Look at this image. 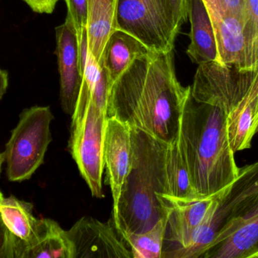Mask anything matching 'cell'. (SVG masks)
I'll return each instance as SVG.
<instances>
[{
    "mask_svg": "<svg viewBox=\"0 0 258 258\" xmlns=\"http://www.w3.org/2000/svg\"><path fill=\"white\" fill-rule=\"evenodd\" d=\"M4 154H3V153H0V177H1L2 167H3V164L4 163Z\"/></svg>",
    "mask_w": 258,
    "mask_h": 258,
    "instance_id": "f1b7e54d",
    "label": "cell"
},
{
    "mask_svg": "<svg viewBox=\"0 0 258 258\" xmlns=\"http://www.w3.org/2000/svg\"><path fill=\"white\" fill-rule=\"evenodd\" d=\"M55 36L60 104L64 113L72 117L78 101L83 74L78 34L70 17L67 16L64 22L55 27Z\"/></svg>",
    "mask_w": 258,
    "mask_h": 258,
    "instance_id": "30bf717a",
    "label": "cell"
},
{
    "mask_svg": "<svg viewBox=\"0 0 258 258\" xmlns=\"http://www.w3.org/2000/svg\"><path fill=\"white\" fill-rule=\"evenodd\" d=\"M174 6L176 18L181 26L188 19V0H171Z\"/></svg>",
    "mask_w": 258,
    "mask_h": 258,
    "instance_id": "4316f807",
    "label": "cell"
},
{
    "mask_svg": "<svg viewBox=\"0 0 258 258\" xmlns=\"http://www.w3.org/2000/svg\"><path fill=\"white\" fill-rule=\"evenodd\" d=\"M131 127L114 118H107L104 144V168L116 211L122 185L132 167Z\"/></svg>",
    "mask_w": 258,
    "mask_h": 258,
    "instance_id": "7c38bea8",
    "label": "cell"
},
{
    "mask_svg": "<svg viewBox=\"0 0 258 258\" xmlns=\"http://www.w3.org/2000/svg\"><path fill=\"white\" fill-rule=\"evenodd\" d=\"M242 17L245 51L240 71H254L258 68V0H244Z\"/></svg>",
    "mask_w": 258,
    "mask_h": 258,
    "instance_id": "7402d4cb",
    "label": "cell"
},
{
    "mask_svg": "<svg viewBox=\"0 0 258 258\" xmlns=\"http://www.w3.org/2000/svg\"><path fill=\"white\" fill-rule=\"evenodd\" d=\"M31 203L18 199L14 195L0 201V216L8 230L21 242L31 239L36 230L38 218L33 214Z\"/></svg>",
    "mask_w": 258,
    "mask_h": 258,
    "instance_id": "d6986e66",
    "label": "cell"
},
{
    "mask_svg": "<svg viewBox=\"0 0 258 258\" xmlns=\"http://www.w3.org/2000/svg\"><path fill=\"white\" fill-rule=\"evenodd\" d=\"M16 237L8 230L0 216V258H15Z\"/></svg>",
    "mask_w": 258,
    "mask_h": 258,
    "instance_id": "cb8c5ba5",
    "label": "cell"
},
{
    "mask_svg": "<svg viewBox=\"0 0 258 258\" xmlns=\"http://www.w3.org/2000/svg\"><path fill=\"white\" fill-rule=\"evenodd\" d=\"M177 141L199 196L218 195L236 181L239 168L230 145L224 111L198 102L190 92L182 114Z\"/></svg>",
    "mask_w": 258,
    "mask_h": 258,
    "instance_id": "7a4b0ae2",
    "label": "cell"
},
{
    "mask_svg": "<svg viewBox=\"0 0 258 258\" xmlns=\"http://www.w3.org/2000/svg\"><path fill=\"white\" fill-rule=\"evenodd\" d=\"M29 7L39 14H51L60 0H24Z\"/></svg>",
    "mask_w": 258,
    "mask_h": 258,
    "instance_id": "484cf974",
    "label": "cell"
},
{
    "mask_svg": "<svg viewBox=\"0 0 258 258\" xmlns=\"http://www.w3.org/2000/svg\"><path fill=\"white\" fill-rule=\"evenodd\" d=\"M167 194L180 198L199 196L191 183L189 170L179 147L178 141L168 145L165 165Z\"/></svg>",
    "mask_w": 258,
    "mask_h": 258,
    "instance_id": "ffe728a7",
    "label": "cell"
},
{
    "mask_svg": "<svg viewBox=\"0 0 258 258\" xmlns=\"http://www.w3.org/2000/svg\"><path fill=\"white\" fill-rule=\"evenodd\" d=\"M187 15L191 28L190 42L186 54L198 65L209 62L218 63L215 31L203 0H188Z\"/></svg>",
    "mask_w": 258,
    "mask_h": 258,
    "instance_id": "2e32d148",
    "label": "cell"
},
{
    "mask_svg": "<svg viewBox=\"0 0 258 258\" xmlns=\"http://www.w3.org/2000/svg\"><path fill=\"white\" fill-rule=\"evenodd\" d=\"M132 167L113 212L119 233H142L166 218L159 199L167 194L165 165L168 144L131 127Z\"/></svg>",
    "mask_w": 258,
    "mask_h": 258,
    "instance_id": "3957f363",
    "label": "cell"
},
{
    "mask_svg": "<svg viewBox=\"0 0 258 258\" xmlns=\"http://www.w3.org/2000/svg\"><path fill=\"white\" fill-rule=\"evenodd\" d=\"M120 0H86L88 46L101 65L106 45L118 27L117 12Z\"/></svg>",
    "mask_w": 258,
    "mask_h": 258,
    "instance_id": "e0dca14e",
    "label": "cell"
},
{
    "mask_svg": "<svg viewBox=\"0 0 258 258\" xmlns=\"http://www.w3.org/2000/svg\"><path fill=\"white\" fill-rule=\"evenodd\" d=\"M117 21L119 30L156 53L173 51L181 27L171 0H120Z\"/></svg>",
    "mask_w": 258,
    "mask_h": 258,
    "instance_id": "8992f818",
    "label": "cell"
},
{
    "mask_svg": "<svg viewBox=\"0 0 258 258\" xmlns=\"http://www.w3.org/2000/svg\"><path fill=\"white\" fill-rule=\"evenodd\" d=\"M218 232L202 257L258 258V161L239 168L214 215Z\"/></svg>",
    "mask_w": 258,
    "mask_h": 258,
    "instance_id": "277c9868",
    "label": "cell"
},
{
    "mask_svg": "<svg viewBox=\"0 0 258 258\" xmlns=\"http://www.w3.org/2000/svg\"><path fill=\"white\" fill-rule=\"evenodd\" d=\"M227 129L233 151L248 149L258 133V68L239 104L227 115Z\"/></svg>",
    "mask_w": 258,
    "mask_h": 258,
    "instance_id": "9a60e30c",
    "label": "cell"
},
{
    "mask_svg": "<svg viewBox=\"0 0 258 258\" xmlns=\"http://www.w3.org/2000/svg\"><path fill=\"white\" fill-rule=\"evenodd\" d=\"M224 192L212 196L194 198H177L166 194L159 195V201L166 212L165 241L174 245L168 248H186L189 245L194 233L204 221L212 204Z\"/></svg>",
    "mask_w": 258,
    "mask_h": 258,
    "instance_id": "8fae6325",
    "label": "cell"
},
{
    "mask_svg": "<svg viewBox=\"0 0 258 258\" xmlns=\"http://www.w3.org/2000/svg\"><path fill=\"white\" fill-rule=\"evenodd\" d=\"M15 258H75V248L68 231L58 223L39 218L28 242L16 239Z\"/></svg>",
    "mask_w": 258,
    "mask_h": 258,
    "instance_id": "4fadbf2b",
    "label": "cell"
},
{
    "mask_svg": "<svg viewBox=\"0 0 258 258\" xmlns=\"http://www.w3.org/2000/svg\"><path fill=\"white\" fill-rule=\"evenodd\" d=\"M107 110L95 101H89L81 121L71 126L68 150L92 192L102 198V176L104 170V144Z\"/></svg>",
    "mask_w": 258,
    "mask_h": 258,
    "instance_id": "52a82bcc",
    "label": "cell"
},
{
    "mask_svg": "<svg viewBox=\"0 0 258 258\" xmlns=\"http://www.w3.org/2000/svg\"><path fill=\"white\" fill-rule=\"evenodd\" d=\"M167 228V217L142 233H119L130 248L133 258H162Z\"/></svg>",
    "mask_w": 258,
    "mask_h": 258,
    "instance_id": "44dd1931",
    "label": "cell"
},
{
    "mask_svg": "<svg viewBox=\"0 0 258 258\" xmlns=\"http://www.w3.org/2000/svg\"><path fill=\"white\" fill-rule=\"evenodd\" d=\"M9 86V73L0 68V100L7 92Z\"/></svg>",
    "mask_w": 258,
    "mask_h": 258,
    "instance_id": "83f0119b",
    "label": "cell"
},
{
    "mask_svg": "<svg viewBox=\"0 0 258 258\" xmlns=\"http://www.w3.org/2000/svg\"><path fill=\"white\" fill-rule=\"evenodd\" d=\"M66 3L68 14L74 22L77 29V34L87 25V3L86 0H63Z\"/></svg>",
    "mask_w": 258,
    "mask_h": 258,
    "instance_id": "603a6c76",
    "label": "cell"
},
{
    "mask_svg": "<svg viewBox=\"0 0 258 258\" xmlns=\"http://www.w3.org/2000/svg\"><path fill=\"white\" fill-rule=\"evenodd\" d=\"M212 20L216 39L218 64L240 71L245 51L243 23L241 17L206 7Z\"/></svg>",
    "mask_w": 258,
    "mask_h": 258,
    "instance_id": "5bb4252c",
    "label": "cell"
},
{
    "mask_svg": "<svg viewBox=\"0 0 258 258\" xmlns=\"http://www.w3.org/2000/svg\"><path fill=\"white\" fill-rule=\"evenodd\" d=\"M251 74L217 62L202 64L196 72L191 95L198 102L219 108L228 115L246 93Z\"/></svg>",
    "mask_w": 258,
    "mask_h": 258,
    "instance_id": "ba28073f",
    "label": "cell"
},
{
    "mask_svg": "<svg viewBox=\"0 0 258 258\" xmlns=\"http://www.w3.org/2000/svg\"><path fill=\"white\" fill-rule=\"evenodd\" d=\"M53 119L49 106H33L20 114L3 152L9 181L30 180L43 164L52 141L50 126Z\"/></svg>",
    "mask_w": 258,
    "mask_h": 258,
    "instance_id": "5b68a950",
    "label": "cell"
},
{
    "mask_svg": "<svg viewBox=\"0 0 258 258\" xmlns=\"http://www.w3.org/2000/svg\"><path fill=\"white\" fill-rule=\"evenodd\" d=\"M191 86L180 84L173 51H147L137 59L110 89L107 118H114L156 139L178 140L180 121Z\"/></svg>",
    "mask_w": 258,
    "mask_h": 258,
    "instance_id": "6da1fadb",
    "label": "cell"
},
{
    "mask_svg": "<svg viewBox=\"0 0 258 258\" xmlns=\"http://www.w3.org/2000/svg\"><path fill=\"white\" fill-rule=\"evenodd\" d=\"M147 51L138 39L122 30H116L107 42L101 64L112 85L137 59Z\"/></svg>",
    "mask_w": 258,
    "mask_h": 258,
    "instance_id": "ac0fdd59",
    "label": "cell"
},
{
    "mask_svg": "<svg viewBox=\"0 0 258 258\" xmlns=\"http://www.w3.org/2000/svg\"><path fill=\"white\" fill-rule=\"evenodd\" d=\"M68 233L75 248V258H133L116 230L113 218L103 223L83 217Z\"/></svg>",
    "mask_w": 258,
    "mask_h": 258,
    "instance_id": "9c48e42d",
    "label": "cell"
},
{
    "mask_svg": "<svg viewBox=\"0 0 258 258\" xmlns=\"http://www.w3.org/2000/svg\"><path fill=\"white\" fill-rule=\"evenodd\" d=\"M203 2L206 7L234 14L242 19L244 0H203Z\"/></svg>",
    "mask_w": 258,
    "mask_h": 258,
    "instance_id": "d4e9b609",
    "label": "cell"
},
{
    "mask_svg": "<svg viewBox=\"0 0 258 258\" xmlns=\"http://www.w3.org/2000/svg\"><path fill=\"white\" fill-rule=\"evenodd\" d=\"M3 192H1V190H0V201H1L2 199H3Z\"/></svg>",
    "mask_w": 258,
    "mask_h": 258,
    "instance_id": "f546056e",
    "label": "cell"
}]
</instances>
